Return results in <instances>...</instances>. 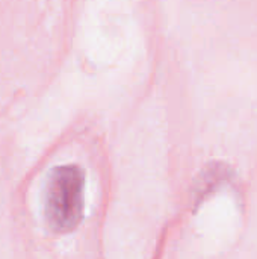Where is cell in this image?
<instances>
[{
    "label": "cell",
    "mask_w": 257,
    "mask_h": 259,
    "mask_svg": "<svg viewBox=\"0 0 257 259\" xmlns=\"http://www.w3.org/2000/svg\"><path fill=\"white\" fill-rule=\"evenodd\" d=\"M85 173L77 165H61L52 170L45 185L44 214L56 234L73 232L83 219Z\"/></svg>",
    "instance_id": "obj_1"
}]
</instances>
